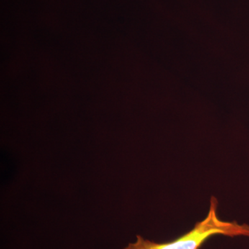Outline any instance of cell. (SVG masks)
Here are the masks:
<instances>
[{
  "label": "cell",
  "mask_w": 249,
  "mask_h": 249,
  "mask_svg": "<svg viewBox=\"0 0 249 249\" xmlns=\"http://www.w3.org/2000/svg\"><path fill=\"white\" fill-rule=\"evenodd\" d=\"M217 199L212 196L209 213L204 220L196 222L192 230L175 240L157 243L137 235V241L129 244L124 249H200L201 246L214 235L249 237V225L221 220L217 215Z\"/></svg>",
  "instance_id": "6da1fadb"
}]
</instances>
